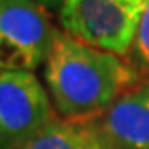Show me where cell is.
Instances as JSON below:
<instances>
[{"instance_id":"1","label":"cell","mask_w":149,"mask_h":149,"mask_svg":"<svg viewBox=\"0 0 149 149\" xmlns=\"http://www.w3.org/2000/svg\"><path fill=\"white\" fill-rule=\"evenodd\" d=\"M43 79L63 119H93L142 77L130 61L56 31Z\"/></svg>"},{"instance_id":"2","label":"cell","mask_w":149,"mask_h":149,"mask_svg":"<svg viewBox=\"0 0 149 149\" xmlns=\"http://www.w3.org/2000/svg\"><path fill=\"white\" fill-rule=\"evenodd\" d=\"M146 0H65L59 24L67 34L90 47L130 56Z\"/></svg>"},{"instance_id":"3","label":"cell","mask_w":149,"mask_h":149,"mask_svg":"<svg viewBox=\"0 0 149 149\" xmlns=\"http://www.w3.org/2000/svg\"><path fill=\"white\" fill-rule=\"evenodd\" d=\"M56 31L47 9L36 0H0V70L40 68Z\"/></svg>"},{"instance_id":"4","label":"cell","mask_w":149,"mask_h":149,"mask_svg":"<svg viewBox=\"0 0 149 149\" xmlns=\"http://www.w3.org/2000/svg\"><path fill=\"white\" fill-rule=\"evenodd\" d=\"M54 119L50 95L33 72L0 70V149H18Z\"/></svg>"},{"instance_id":"5","label":"cell","mask_w":149,"mask_h":149,"mask_svg":"<svg viewBox=\"0 0 149 149\" xmlns=\"http://www.w3.org/2000/svg\"><path fill=\"white\" fill-rule=\"evenodd\" d=\"M93 122L111 149H149V79L127 88Z\"/></svg>"},{"instance_id":"6","label":"cell","mask_w":149,"mask_h":149,"mask_svg":"<svg viewBox=\"0 0 149 149\" xmlns=\"http://www.w3.org/2000/svg\"><path fill=\"white\" fill-rule=\"evenodd\" d=\"M18 149H111L93 119L56 117Z\"/></svg>"},{"instance_id":"7","label":"cell","mask_w":149,"mask_h":149,"mask_svg":"<svg viewBox=\"0 0 149 149\" xmlns=\"http://www.w3.org/2000/svg\"><path fill=\"white\" fill-rule=\"evenodd\" d=\"M130 63L142 79H149V0H146L140 24L136 27V34L130 52Z\"/></svg>"},{"instance_id":"8","label":"cell","mask_w":149,"mask_h":149,"mask_svg":"<svg viewBox=\"0 0 149 149\" xmlns=\"http://www.w3.org/2000/svg\"><path fill=\"white\" fill-rule=\"evenodd\" d=\"M38 4H41L45 9H59L61 4L65 2V0H36Z\"/></svg>"}]
</instances>
